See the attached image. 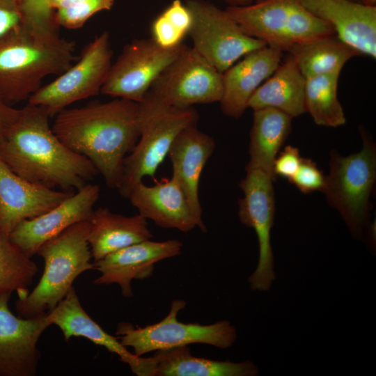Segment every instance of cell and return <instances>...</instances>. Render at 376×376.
<instances>
[{
	"mask_svg": "<svg viewBox=\"0 0 376 376\" xmlns=\"http://www.w3.org/2000/svg\"><path fill=\"white\" fill-rule=\"evenodd\" d=\"M42 107L27 104L0 142V159L17 175L49 189L76 191L98 174L93 164L67 147Z\"/></svg>",
	"mask_w": 376,
	"mask_h": 376,
	"instance_id": "1",
	"label": "cell"
},
{
	"mask_svg": "<svg viewBox=\"0 0 376 376\" xmlns=\"http://www.w3.org/2000/svg\"><path fill=\"white\" fill-rule=\"evenodd\" d=\"M52 128L63 143L93 164L109 188L118 189L124 159L141 135L139 103L116 97L66 108Z\"/></svg>",
	"mask_w": 376,
	"mask_h": 376,
	"instance_id": "2",
	"label": "cell"
},
{
	"mask_svg": "<svg viewBox=\"0 0 376 376\" xmlns=\"http://www.w3.org/2000/svg\"><path fill=\"white\" fill-rule=\"evenodd\" d=\"M58 25L23 22L0 40V98L13 104L28 99L49 75H59L78 58L75 43L61 38Z\"/></svg>",
	"mask_w": 376,
	"mask_h": 376,
	"instance_id": "3",
	"label": "cell"
},
{
	"mask_svg": "<svg viewBox=\"0 0 376 376\" xmlns=\"http://www.w3.org/2000/svg\"><path fill=\"white\" fill-rule=\"evenodd\" d=\"M88 221L77 223L40 246L37 254L44 259L45 269L30 294L16 302L20 317L32 318L54 308L68 293L76 278L94 269L88 242Z\"/></svg>",
	"mask_w": 376,
	"mask_h": 376,
	"instance_id": "4",
	"label": "cell"
},
{
	"mask_svg": "<svg viewBox=\"0 0 376 376\" xmlns=\"http://www.w3.org/2000/svg\"><path fill=\"white\" fill-rule=\"evenodd\" d=\"M222 93V73L189 47L161 72L139 103L141 125L169 108L219 102Z\"/></svg>",
	"mask_w": 376,
	"mask_h": 376,
	"instance_id": "5",
	"label": "cell"
},
{
	"mask_svg": "<svg viewBox=\"0 0 376 376\" xmlns=\"http://www.w3.org/2000/svg\"><path fill=\"white\" fill-rule=\"evenodd\" d=\"M360 134L363 145L359 152L343 157L335 150L331 151L323 191L329 204L338 211L357 239L369 221L370 196L376 179V146L362 127Z\"/></svg>",
	"mask_w": 376,
	"mask_h": 376,
	"instance_id": "6",
	"label": "cell"
},
{
	"mask_svg": "<svg viewBox=\"0 0 376 376\" xmlns=\"http://www.w3.org/2000/svg\"><path fill=\"white\" fill-rule=\"evenodd\" d=\"M186 306L182 299L171 303L169 314L160 322L144 327L134 328L128 323H120L116 334L121 343L133 349V353L142 357L152 351L203 343L226 349L235 343L237 331L227 320L210 324L184 323L178 321V314Z\"/></svg>",
	"mask_w": 376,
	"mask_h": 376,
	"instance_id": "7",
	"label": "cell"
},
{
	"mask_svg": "<svg viewBox=\"0 0 376 376\" xmlns=\"http://www.w3.org/2000/svg\"><path fill=\"white\" fill-rule=\"evenodd\" d=\"M112 55L109 34L104 31L84 47L68 69L42 86L27 102L42 107L52 117L73 102L97 95L112 64Z\"/></svg>",
	"mask_w": 376,
	"mask_h": 376,
	"instance_id": "8",
	"label": "cell"
},
{
	"mask_svg": "<svg viewBox=\"0 0 376 376\" xmlns=\"http://www.w3.org/2000/svg\"><path fill=\"white\" fill-rule=\"evenodd\" d=\"M191 15L192 48L224 73L244 55L266 43L246 35L225 10L205 0H185Z\"/></svg>",
	"mask_w": 376,
	"mask_h": 376,
	"instance_id": "9",
	"label": "cell"
},
{
	"mask_svg": "<svg viewBox=\"0 0 376 376\" xmlns=\"http://www.w3.org/2000/svg\"><path fill=\"white\" fill-rule=\"evenodd\" d=\"M198 113L195 109L169 108L146 120L140 137L124 159L120 194L128 199L134 187L146 176L154 178L177 135L185 127L196 125Z\"/></svg>",
	"mask_w": 376,
	"mask_h": 376,
	"instance_id": "10",
	"label": "cell"
},
{
	"mask_svg": "<svg viewBox=\"0 0 376 376\" xmlns=\"http://www.w3.org/2000/svg\"><path fill=\"white\" fill-rule=\"evenodd\" d=\"M188 47H162L152 38L133 40L111 64L100 93L141 102L157 77Z\"/></svg>",
	"mask_w": 376,
	"mask_h": 376,
	"instance_id": "11",
	"label": "cell"
},
{
	"mask_svg": "<svg viewBox=\"0 0 376 376\" xmlns=\"http://www.w3.org/2000/svg\"><path fill=\"white\" fill-rule=\"evenodd\" d=\"M274 180L265 172L246 171L239 186L243 196L239 200L240 221L252 228L258 237L259 259L248 281L252 290L267 291L275 279L274 260L270 242V231L274 226L275 197Z\"/></svg>",
	"mask_w": 376,
	"mask_h": 376,
	"instance_id": "12",
	"label": "cell"
},
{
	"mask_svg": "<svg viewBox=\"0 0 376 376\" xmlns=\"http://www.w3.org/2000/svg\"><path fill=\"white\" fill-rule=\"evenodd\" d=\"M10 295H0V376H33L40 358L38 339L52 324L47 313L15 316L8 307Z\"/></svg>",
	"mask_w": 376,
	"mask_h": 376,
	"instance_id": "13",
	"label": "cell"
},
{
	"mask_svg": "<svg viewBox=\"0 0 376 376\" xmlns=\"http://www.w3.org/2000/svg\"><path fill=\"white\" fill-rule=\"evenodd\" d=\"M100 191L98 185L87 183L47 212L19 223L10 233V241L31 258L42 244L66 228L89 221Z\"/></svg>",
	"mask_w": 376,
	"mask_h": 376,
	"instance_id": "14",
	"label": "cell"
},
{
	"mask_svg": "<svg viewBox=\"0 0 376 376\" xmlns=\"http://www.w3.org/2000/svg\"><path fill=\"white\" fill-rule=\"evenodd\" d=\"M182 243L178 240L155 242L141 241L95 261L94 269L101 274L93 281L97 285L118 284L125 297L133 296L131 287L134 279L151 276L155 264L182 253Z\"/></svg>",
	"mask_w": 376,
	"mask_h": 376,
	"instance_id": "15",
	"label": "cell"
},
{
	"mask_svg": "<svg viewBox=\"0 0 376 376\" xmlns=\"http://www.w3.org/2000/svg\"><path fill=\"white\" fill-rule=\"evenodd\" d=\"M47 315L52 324L61 330L65 340L72 336L84 337L96 345L116 354L138 376H155L156 358L135 355L124 346L118 338L107 333L81 306L73 287L66 296Z\"/></svg>",
	"mask_w": 376,
	"mask_h": 376,
	"instance_id": "16",
	"label": "cell"
},
{
	"mask_svg": "<svg viewBox=\"0 0 376 376\" xmlns=\"http://www.w3.org/2000/svg\"><path fill=\"white\" fill-rule=\"evenodd\" d=\"M74 192L27 181L0 159V233L9 236L19 223L47 212Z\"/></svg>",
	"mask_w": 376,
	"mask_h": 376,
	"instance_id": "17",
	"label": "cell"
},
{
	"mask_svg": "<svg viewBox=\"0 0 376 376\" xmlns=\"http://www.w3.org/2000/svg\"><path fill=\"white\" fill-rule=\"evenodd\" d=\"M329 24L336 36L358 54L376 58V6L352 0H300Z\"/></svg>",
	"mask_w": 376,
	"mask_h": 376,
	"instance_id": "18",
	"label": "cell"
},
{
	"mask_svg": "<svg viewBox=\"0 0 376 376\" xmlns=\"http://www.w3.org/2000/svg\"><path fill=\"white\" fill-rule=\"evenodd\" d=\"M283 52L268 45L251 51L235 63L223 75L222 113L238 118L248 108L256 89L276 70Z\"/></svg>",
	"mask_w": 376,
	"mask_h": 376,
	"instance_id": "19",
	"label": "cell"
},
{
	"mask_svg": "<svg viewBox=\"0 0 376 376\" xmlns=\"http://www.w3.org/2000/svg\"><path fill=\"white\" fill-rule=\"evenodd\" d=\"M215 146L212 137L198 130L196 125H192L177 135L168 154L173 169L172 176L181 187L203 233L207 229L202 219L199 182L203 169Z\"/></svg>",
	"mask_w": 376,
	"mask_h": 376,
	"instance_id": "20",
	"label": "cell"
},
{
	"mask_svg": "<svg viewBox=\"0 0 376 376\" xmlns=\"http://www.w3.org/2000/svg\"><path fill=\"white\" fill-rule=\"evenodd\" d=\"M128 199L141 216L160 228L187 233L198 227L202 231L181 187L173 176L152 186L143 181L138 183Z\"/></svg>",
	"mask_w": 376,
	"mask_h": 376,
	"instance_id": "21",
	"label": "cell"
},
{
	"mask_svg": "<svg viewBox=\"0 0 376 376\" xmlns=\"http://www.w3.org/2000/svg\"><path fill=\"white\" fill-rule=\"evenodd\" d=\"M89 223L88 242L94 262L152 237L147 219L139 214L127 217L99 207L93 210Z\"/></svg>",
	"mask_w": 376,
	"mask_h": 376,
	"instance_id": "22",
	"label": "cell"
},
{
	"mask_svg": "<svg viewBox=\"0 0 376 376\" xmlns=\"http://www.w3.org/2000/svg\"><path fill=\"white\" fill-rule=\"evenodd\" d=\"M292 1L258 0L246 6H228L224 10L249 36L288 52L292 45L288 36L287 20Z\"/></svg>",
	"mask_w": 376,
	"mask_h": 376,
	"instance_id": "23",
	"label": "cell"
},
{
	"mask_svg": "<svg viewBox=\"0 0 376 376\" xmlns=\"http://www.w3.org/2000/svg\"><path fill=\"white\" fill-rule=\"evenodd\" d=\"M306 78L290 55L254 92L248 102L253 111L273 108L291 118L306 112Z\"/></svg>",
	"mask_w": 376,
	"mask_h": 376,
	"instance_id": "24",
	"label": "cell"
},
{
	"mask_svg": "<svg viewBox=\"0 0 376 376\" xmlns=\"http://www.w3.org/2000/svg\"><path fill=\"white\" fill-rule=\"evenodd\" d=\"M292 119L284 112L273 108L253 111L249 134V161L246 171L261 170L275 180L274 162L290 133Z\"/></svg>",
	"mask_w": 376,
	"mask_h": 376,
	"instance_id": "25",
	"label": "cell"
},
{
	"mask_svg": "<svg viewBox=\"0 0 376 376\" xmlns=\"http://www.w3.org/2000/svg\"><path fill=\"white\" fill-rule=\"evenodd\" d=\"M155 376H256L258 368L251 361H216L191 354L188 345L162 350L154 354Z\"/></svg>",
	"mask_w": 376,
	"mask_h": 376,
	"instance_id": "26",
	"label": "cell"
},
{
	"mask_svg": "<svg viewBox=\"0 0 376 376\" xmlns=\"http://www.w3.org/2000/svg\"><path fill=\"white\" fill-rule=\"evenodd\" d=\"M288 52L306 79L328 74H340L346 63L359 55L336 35L292 45Z\"/></svg>",
	"mask_w": 376,
	"mask_h": 376,
	"instance_id": "27",
	"label": "cell"
},
{
	"mask_svg": "<svg viewBox=\"0 0 376 376\" xmlns=\"http://www.w3.org/2000/svg\"><path fill=\"white\" fill-rule=\"evenodd\" d=\"M340 74L308 77L305 84V108L315 124L336 127L346 123L337 89Z\"/></svg>",
	"mask_w": 376,
	"mask_h": 376,
	"instance_id": "28",
	"label": "cell"
},
{
	"mask_svg": "<svg viewBox=\"0 0 376 376\" xmlns=\"http://www.w3.org/2000/svg\"><path fill=\"white\" fill-rule=\"evenodd\" d=\"M38 272L36 264L0 233V295L17 291L19 296L28 293L27 287Z\"/></svg>",
	"mask_w": 376,
	"mask_h": 376,
	"instance_id": "29",
	"label": "cell"
},
{
	"mask_svg": "<svg viewBox=\"0 0 376 376\" xmlns=\"http://www.w3.org/2000/svg\"><path fill=\"white\" fill-rule=\"evenodd\" d=\"M191 15L181 0H173L152 22V38L162 47L181 45L188 35Z\"/></svg>",
	"mask_w": 376,
	"mask_h": 376,
	"instance_id": "30",
	"label": "cell"
},
{
	"mask_svg": "<svg viewBox=\"0 0 376 376\" xmlns=\"http://www.w3.org/2000/svg\"><path fill=\"white\" fill-rule=\"evenodd\" d=\"M287 33L292 46L336 35L329 24L306 9L300 0H292L291 3L287 20Z\"/></svg>",
	"mask_w": 376,
	"mask_h": 376,
	"instance_id": "31",
	"label": "cell"
},
{
	"mask_svg": "<svg viewBox=\"0 0 376 376\" xmlns=\"http://www.w3.org/2000/svg\"><path fill=\"white\" fill-rule=\"evenodd\" d=\"M58 26L76 29L95 14L109 10L115 0H49Z\"/></svg>",
	"mask_w": 376,
	"mask_h": 376,
	"instance_id": "32",
	"label": "cell"
},
{
	"mask_svg": "<svg viewBox=\"0 0 376 376\" xmlns=\"http://www.w3.org/2000/svg\"><path fill=\"white\" fill-rule=\"evenodd\" d=\"M289 182L304 194L315 191H323L326 185V175L313 160L302 157L297 171Z\"/></svg>",
	"mask_w": 376,
	"mask_h": 376,
	"instance_id": "33",
	"label": "cell"
},
{
	"mask_svg": "<svg viewBox=\"0 0 376 376\" xmlns=\"http://www.w3.org/2000/svg\"><path fill=\"white\" fill-rule=\"evenodd\" d=\"M24 22L38 26L57 25L49 0H19Z\"/></svg>",
	"mask_w": 376,
	"mask_h": 376,
	"instance_id": "34",
	"label": "cell"
},
{
	"mask_svg": "<svg viewBox=\"0 0 376 376\" xmlns=\"http://www.w3.org/2000/svg\"><path fill=\"white\" fill-rule=\"evenodd\" d=\"M273 165L274 175L290 180L297 171L301 161L299 149L292 146H286L283 150L278 153Z\"/></svg>",
	"mask_w": 376,
	"mask_h": 376,
	"instance_id": "35",
	"label": "cell"
},
{
	"mask_svg": "<svg viewBox=\"0 0 376 376\" xmlns=\"http://www.w3.org/2000/svg\"><path fill=\"white\" fill-rule=\"evenodd\" d=\"M23 22L19 0H0V40Z\"/></svg>",
	"mask_w": 376,
	"mask_h": 376,
	"instance_id": "36",
	"label": "cell"
},
{
	"mask_svg": "<svg viewBox=\"0 0 376 376\" xmlns=\"http://www.w3.org/2000/svg\"><path fill=\"white\" fill-rule=\"evenodd\" d=\"M20 109H15L0 98V142L17 118Z\"/></svg>",
	"mask_w": 376,
	"mask_h": 376,
	"instance_id": "37",
	"label": "cell"
},
{
	"mask_svg": "<svg viewBox=\"0 0 376 376\" xmlns=\"http://www.w3.org/2000/svg\"><path fill=\"white\" fill-rule=\"evenodd\" d=\"M230 6H242L251 4L253 0H220Z\"/></svg>",
	"mask_w": 376,
	"mask_h": 376,
	"instance_id": "38",
	"label": "cell"
},
{
	"mask_svg": "<svg viewBox=\"0 0 376 376\" xmlns=\"http://www.w3.org/2000/svg\"><path fill=\"white\" fill-rule=\"evenodd\" d=\"M361 2L366 6H375L376 0H361Z\"/></svg>",
	"mask_w": 376,
	"mask_h": 376,
	"instance_id": "39",
	"label": "cell"
},
{
	"mask_svg": "<svg viewBox=\"0 0 376 376\" xmlns=\"http://www.w3.org/2000/svg\"><path fill=\"white\" fill-rule=\"evenodd\" d=\"M352 1H357V2H361V0H352Z\"/></svg>",
	"mask_w": 376,
	"mask_h": 376,
	"instance_id": "40",
	"label": "cell"
}]
</instances>
